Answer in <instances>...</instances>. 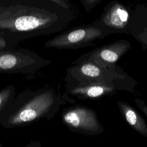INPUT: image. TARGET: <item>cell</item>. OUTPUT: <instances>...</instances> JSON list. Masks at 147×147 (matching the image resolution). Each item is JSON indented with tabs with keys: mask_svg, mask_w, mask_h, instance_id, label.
I'll use <instances>...</instances> for the list:
<instances>
[{
	"mask_svg": "<svg viewBox=\"0 0 147 147\" xmlns=\"http://www.w3.org/2000/svg\"><path fill=\"white\" fill-rule=\"evenodd\" d=\"M72 19L71 11L57 4L0 5V31L20 41L60 31Z\"/></svg>",
	"mask_w": 147,
	"mask_h": 147,
	"instance_id": "1",
	"label": "cell"
},
{
	"mask_svg": "<svg viewBox=\"0 0 147 147\" xmlns=\"http://www.w3.org/2000/svg\"><path fill=\"white\" fill-rule=\"evenodd\" d=\"M66 97L52 88L24 91L15 97L10 108L0 117V125L7 129L24 127L41 119H51Z\"/></svg>",
	"mask_w": 147,
	"mask_h": 147,
	"instance_id": "2",
	"label": "cell"
},
{
	"mask_svg": "<svg viewBox=\"0 0 147 147\" xmlns=\"http://www.w3.org/2000/svg\"><path fill=\"white\" fill-rule=\"evenodd\" d=\"M72 64L66 70L67 82L111 83L132 79L117 65L106 67L88 60Z\"/></svg>",
	"mask_w": 147,
	"mask_h": 147,
	"instance_id": "3",
	"label": "cell"
},
{
	"mask_svg": "<svg viewBox=\"0 0 147 147\" xmlns=\"http://www.w3.org/2000/svg\"><path fill=\"white\" fill-rule=\"evenodd\" d=\"M51 60L24 48L0 50V73L31 74L45 67Z\"/></svg>",
	"mask_w": 147,
	"mask_h": 147,
	"instance_id": "4",
	"label": "cell"
},
{
	"mask_svg": "<svg viewBox=\"0 0 147 147\" xmlns=\"http://www.w3.org/2000/svg\"><path fill=\"white\" fill-rule=\"evenodd\" d=\"M109 33L97 25L80 26L59 34L47 41L44 45L47 48L75 49L91 46L95 40L102 39Z\"/></svg>",
	"mask_w": 147,
	"mask_h": 147,
	"instance_id": "5",
	"label": "cell"
},
{
	"mask_svg": "<svg viewBox=\"0 0 147 147\" xmlns=\"http://www.w3.org/2000/svg\"><path fill=\"white\" fill-rule=\"evenodd\" d=\"M137 82L132 78L111 83L99 82H67L65 94L79 99H95L111 95L117 90L133 92Z\"/></svg>",
	"mask_w": 147,
	"mask_h": 147,
	"instance_id": "6",
	"label": "cell"
},
{
	"mask_svg": "<svg viewBox=\"0 0 147 147\" xmlns=\"http://www.w3.org/2000/svg\"><path fill=\"white\" fill-rule=\"evenodd\" d=\"M61 120L70 130L79 134L95 136L102 133L104 130L96 112L82 105L64 109L61 113Z\"/></svg>",
	"mask_w": 147,
	"mask_h": 147,
	"instance_id": "7",
	"label": "cell"
},
{
	"mask_svg": "<svg viewBox=\"0 0 147 147\" xmlns=\"http://www.w3.org/2000/svg\"><path fill=\"white\" fill-rule=\"evenodd\" d=\"M130 47L129 41L126 40H120L111 44L96 48L83 54L72 61V64L88 60L104 67H113L116 65L117 61L130 49Z\"/></svg>",
	"mask_w": 147,
	"mask_h": 147,
	"instance_id": "8",
	"label": "cell"
},
{
	"mask_svg": "<svg viewBox=\"0 0 147 147\" xmlns=\"http://www.w3.org/2000/svg\"><path fill=\"white\" fill-rule=\"evenodd\" d=\"M129 14L121 5H114L104 14L102 18L103 25L117 30H123L128 24Z\"/></svg>",
	"mask_w": 147,
	"mask_h": 147,
	"instance_id": "9",
	"label": "cell"
},
{
	"mask_svg": "<svg viewBox=\"0 0 147 147\" xmlns=\"http://www.w3.org/2000/svg\"><path fill=\"white\" fill-rule=\"evenodd\" d=\"M117 103L123 117L129 125L138 133L147 137V124L140 113L124 101L119 100Z\"/></svg>",
	"mask_w": 147,
	"mask_h": 147,
	"instance_id": "10",
	"label": "cell"
},
{
	"mask_svg": "<svg viewBox=\"0 0 147 147\" xmlns=\"http://www.w3.org/2000/svg\"><path fill=\"white\" fill-rule=\"evenodd\" d=\"M16 97V88L9 85L0 90V117L10 108Z\"/></svg>",
	"mask_w": 147,
	"mask_h": 147,
	"instance_id": "11",
	"label": "cell"
},
{
	"mask_svg": "<svg viewBox=\"0 0 147 147\" xmlns=\"http://www.w3.org/2000/svg\"><path fill=\"white\" fill-rule=\"evenodd\" d=\"M20 41L12 37L9 34L0 31V50L10 49L18 45Z\"/></svg>",
	"mask_w": 147,
	"mask_h": 147,
	"instance_id": "12",
	"label": "cell"
},
{
	"mask_svg": "<svg viewBox=\"0 0 147 147\" xmlns=\"http://www.w3.org/2000/svg\"><path fill=\"white\" fill-rule=\"evenodd\" d=\"M134 102L138 106V107L147 117V105L145 104V102L141 99L136 98L134 99Z\"/></svg>",
	"mask_w": 147,
	"mask_h": 147,
	"instance_id": "13",
	"label": "cell"
},
{
	"mask_svg": "<svg viewBox=\"0 0 147 147\" xmlns=\"http://www.w3.org/2000/svg\"><path fill=\"white\" fill-rule=\"evenodd\" d=\"M138 40L147 49V29L145 28L144 31L138 35Z\"/></svg>",
	"mask_w": 147,
	"mask_h": 147,
	"instance_id": "14",
	"label": "cell"
},
{
	"mask_svg": "<svg viewBox=\"0 0 147 147\" xmlns=\"http://www.w3.org/2000/svg\"><path fill=\"white\" fill-rule=\"evenodd\" d=\"M49 1L55 3L57 5H60V6L64 8L68 9V5L65 0H49Z\"/></svg>",
	"mask_w": 147,
	"mask_h": 147,
	"instance_id": "15",
	"label": "cell"
},
{
	"mask_svg": "<svg viewBox=\"0 0 147 147\" xmlns=\"http://www.w3.org/2000/svg\"><path fill=\"white\" fill-rule=\"evenodd\" d=\"M98 1V0H84V2L87 4H92Z\"/></svg>",
	"mask_w": 147,
	"mask_h": 147,
	"instance_id": "16",
	"label": "cell"
},
{
	"mask_svg": "<svg viewBox=\"0 0 147 147\" xmlns=\"http://www.w3.org/2000/svg\"><path fill=\"white\" fill-rule=\"evenodd\" d=\"M2 144L0 142V147H1V146H2Z\"/></svg>",
	"mask_w": 147,
	"mask_h": 147,
	"instance_id": "17",
	"label": "cell"
}]
</instances>
